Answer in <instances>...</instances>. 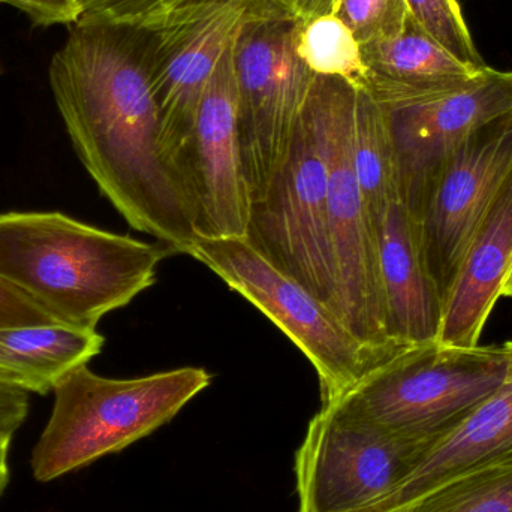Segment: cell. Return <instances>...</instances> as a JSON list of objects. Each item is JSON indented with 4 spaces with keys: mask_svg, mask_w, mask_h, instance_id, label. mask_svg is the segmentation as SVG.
<instances>
[{
    "mask_svg": "<svg viewBox=\"0 0 512 512\" xmlns=\"http://www.w3.org/2000/svg\"><path fill=\"white\" fill-rule=\"evenodd\" d=\"M498 390L447 438L427 451L402 484L369 512H405L444 484L512 456V340Z\"/></svg>",
    "mask_w": 512,
    "mask_h": 512,
    "instance_id": "obj_16",
    "label": "cell"
},
{
    "mask_svg": "<svg viewBox=\"0 0 512 512\" xmlns=\"http://www.w3.org/2000/svg\"><path fill=\"white\" fill-rule=\"evenodd\" d=\"M430 448L322 406L295 453L298 512H369Z\"/></svg>",
    "mask_w": 512,
    "mask_h": 512,
    "instance_id": "obj_8",
    "label": "cell"
},
{
    "mask_svg": "<svg viewBox=\"0 0 512 512\" xmlns=\"http://www.w3.org/2000/svg\"><path fill=\"white\" fill-rule=\"evenodd\" d=\"M295 45L313 74L342 78L357 89L366 86L367 68L360 42L336 14L300 21Z\"/></svg>",
    "mask_w": 512,
    "mask_h": 512,
    "instance_id": "obj_20",
    "label": "cell"
},
{
    "mask_svg": "<svg viewBox=\"0 0 512 512\" xmlns=\"http://www.w3.org/2000/svg\"><path fill=\"white\" fill-rule=\"evenodd\" d=\"M24 12L35 26H69L81 18L77 0H0Z\"/></svg>",
    "mask_w": 512,
    "mask_h": 512,
    "instance_id": "obj_25",
    "label": "cell"
},
{
    "mask_svg": "<svg viewBox=\"0 0 512 512\" xmlns=\"http://www.w3.org/2000/svg\"><path fill=\"white\" fill-rule=\"evenodd\" d=\"M352 159L364 203L378 230L388 207L402 198L390 125L384 108L366 89H357L355 95Z\"/></svg>",
    "mask_w": 512,
    "mask_h": 512,
    "instance_id": "obj_19",
    "label": "cell"
},
{
    "mask_svg": "<svg viewBox=\"0 0 512 512\" xmlns=\"http://www.w3.org/2000/svg\"><path fill=\"white\" fill-rule=\"evenodd\" d=\"M254 8L297 21L336 14L339 0H249Z\"/></svg>",
    "mask_w": 512,
    "mask_h": 512,
    "instance_id": "obj_27",
    "label": "cell"
},
{
    "mask_svg": "<svg viewBox=\"0 0 512 512\" xmlns=\"http://www.w3.org/2000/svg\"><path fill=\"white\" fill-rule=\"evenodd\" d=\"M357 87L327 77L328 218L342 318L366 345L397 349L385 333L378 230L364 203L352 159Z\"/></svg>",
    "mask_w": 512,
    "mask_h": 512,
    "instance_id": "obj_10",
    "label": "cell"
},
{
    "mask_svg": "<svg viewBox=\"0 0 512 512\" xmlns=\"http://www.w3.org/2000/svg\"><path fill=\"white\" fill-rule=\"evenodd\" d=\"M511 174L512 111L460 144L406 204L444 303L472 237Z\"/></svg>",
    "mask_w": 512,
    "mask_h": 512,
    "instance_id": "obj_9",
    "label": "cell"
},
{
    "mask_svg": "<svg viewBox=\"0 0 512 512\" xmlns=\"http://www.w3.org/2000/svg\"><path fill=\"white\" fill-rule=\"evenodd\" d=\"M104 336L65 324L0 328V381L45 396L101 354Z\"/></svg>",
    "mask_w": 512,
    "mask_h": 512,
    "instance_id": "obj_18",
    "label": "cell"
},
{
    "mask_svg": "<svg viewBox=\"0 0 512 512\" xmlns=\"http://www.w3.org/2000/svg\"><path fill=\"white\" fill-rule=\"evenodd\" d=\"M12 438H14V435L0 432V496L3 495L9 483L8 457Z\"/></svg>",
    "mask_w": 512,
    "mask_h": 512,
    "instance_id": "obj_28",
    "label": "cell"
},
{
    "mask_svg": "<svg viewBox=\"0 0 512 512\" xmlns=\"http://www.w3.org/2000/svg\"><path fill=\"white\" fill-rule=\"evenodd\" d=\"M364 89L381 104L432 98L474 83L487 68L457 59L412 15L396 38L361 45Z\"/></svg>",
    "mask_w": 512,
    "mask_h": 512,
    "instance_id": "obj_17",
    "label": "cell"
},
{
    "mask_svg": "<svg viewBox=\"0 0 512 512\" xmlns=\"http://www.w3.org/2000/svg\"><path fill=\"white\" fill-rule=\"evenodd\" d=\"M298 24L251 5L234 38L240 143L252 203L282 165L316 77L298 56Z\"/></svg>",
    "mask_w": 512,
    "mask_h": 512,
    "instance_id": "obj_7",
    "label": "cell"
},
{
    "mask_svg": "<svg viewBox=\"0 0 512 512\" xmlns=\"http://www.w3.org/2000/svg\"><path fill=\"white\" fill-rule=\"evenodd\" d=\"M53 324L59 322L0 280V328Z\"/></svg>",
    "mask_w": 512,
    "mask_h": 512,
    "instance_id": "obj_26",
    "label": "cell"
},
{
    "mask_svg": "<svg viewBox=\"0 0 512 512\" xmlns=\"http://www.w3.org/2000/svg\"><path fill=\"white\" fill-rule=\"evenodd\" d=\"M192 258L264 313L306 355L321 387L322 405L351 390L397 349L361 342L303 283L289 276L248 237H195Z\"/></svg>",
    "mask_w": 512,
    "mask_h": 512,
    "instance_id": "obj_6",
    "label": "cell"
},
{
    "mask_svg": "<svg viewBox=\"0 0 512 512\" xmlns=\"http://www.w3.org/2000/svg\"><path fill=\"white\" fill-rule=\"evenodd\" d=\"M502 297H512V267L502 288Z\"/></svg>",
    "mask_w": 512,
    "mask_h": 512,
    "instance_id": "obj_29",
    "label": "cell"
},
{
    "mask_svg": "<svg viewBox=\"0 0 512 512\" xmlns=\"http://www.w3.org/2000/svg\"><path fill=\"white\" fill-rule=\"evenodd\" d=\"M173 0H77L81 18L99 23L144 26Z\"/></svg>",
    "mask_w": 512,
    "mask_h": 512,
    "instance_id": "obj_24",
    "label": "cell"
},
{
    "mask_svg": "<svg viewBox=\"0 0 512 512\" xmlns=\"http://www.w3.org/2000/svg\"><path fill=\"white\" fill-rule=\"evenodd\" d=\"M249 11V0H173L144 24L162 149L171 164L188 141L207 84Z\"/></svg>",
    "mask_w": 512,
    "mask_h": 512,
    "instance_id": "obj_11",
    "label": "cell"
},
{
    "mask_svg": "<svg viewBox=\"0 0 512 512\" xmlns=\"http://www.w3.org/2000/svg\"><path fill=\"white\" fill-rule=\"evenodd\" d=\"M174 165L197 236L246 237L252 197L240 143L233 44L207 84L194 129Z\"/></svg>",
    "mask_w": 512,
    "mask_h": 512,
    "instance_id": "obj_12",
    "label": "cell"
},
{
    "mask_svg": "<svg viewBox=\"0 0 512 512\" xmlns=\"http://www.w3.org/2000/svg\"><path fill=\"white\" fill-rule=\"evenodd\" d=\"M48 80L72 147L99 192L168 254H191L197 230L182 180L162 149L143 26L72 24Z\"/></svg>",
    "mask_w": 512,
    "mask_h": 512,
    "instance_id": "obj_1",
    "label": "cell"
},
{
    "mask_svg": "<svg viewBox=\"0 0 512 512\" xmlns=\"http://www.w3.org/2000/svg\"><path fill=\"white\" fill-rule=\"evenodd\" d=\"M385 333L397 348L436 342L444 300L430 276L417 225L402 201L388 207L378 228Z\"/></svg>",
    "mask_w": 512,
    "mask_h": 512,
    "instance_id": "obj_14",
    "label": "cell"
},
{
    "mask_svg": "<svg viewBox=\"0 0 512 512\" xmlns=\"http://www.w3.org/2000/svg\"><path fill=\"white\" fill-rule=\"evenodd\" d=\"M512 267V174L472 237L444 303L438 342L480 345Z\"/></svg>",
    "mask_w": 512,
    "mask_h": 512,
    "instance_id": "obj_15",
    "label": "cell"
},
{
    "mask_svg": "<svg viewBox=\"0 0 512 512\" xmlns=\"http://www.w3.org/2000/svg\"><path fill=\"white\" fill-rule=\"evenodd\" d=\"M336 15L366 45L396 38L411 12L406 0H339Z\"/></svg>",
    "mask_w": 512,
    "mask_h": 512,
    "instance_id": "obj_23",
    "label": "cell"
},
{
    "mask_svg": "<svg viewBox=\"0 0 512 512\" xmlns=\"http://www.w3.org/2000/svg\"><path fill=\"white\" fill-rule=\"evenodd\" d=\"M246 237L343 322L328 218L327 77L313 80L285 159L252 203Z\"/></svg>",
    "mask_w": 512,
    "mask_h": 512,
    "instance_id": "obj_5",
    "label": "cell"
},
{
    "mask_svg": "<svg viewBox=\"0 0 512 512\" xmlns=\"http://www.w3.org/2000/svg\"><path fill=\"white\" fill-rule=\"evenodd\" d=\"M507 370L505 343L405 346L322 406L435 447L498 390Z\"/></svg>",
    "mask_w": 512,
    "mask_h": 512,
    "instance_id": "obj_4",
    "label": "cell"
},
{
    "mask_svg": "<svg viewBox=\"0 0 512 512\" xmlns=\"http://www.w3.org/2000/svg\"><path fill=\"white\" fill-rule=\"evenodd\" d=\"M405 512H512V456L444 484Z\"/></svg>",
    "mask_w": 512,
    "mask_h": 512,
    "instance_id": "obj_21",
    "label": "cell"
},
{
    "mask_svg": "<svg viewBox=\"0 0 512 512\" xmlns=\"http://www.w3.org/2000/svg\"><path fill=\"white\" fill-rule=\"evenodd\" d=\"M3 74H5V66H3L2 62H0V77H2Z\"/></svg>",
    "mask_w": 512,
    "mask_h": 512,
    "instance_id": "obj_30",
    "label": "cell"
},
{
    "mask_svg": "<svg viewBox=\"0 0 512 512\" xmlns=\"http://www.w3.org/2000/svg\"><path fill=\"white\" fill-rule=\"evenodd\" d=\"M381 107L390 125L400 198L406 206L460 144L511 113L512 71H496L487 66L474 83L463 89Z\"/></svg>",
    "mask_w": 512,
    "mask_h": 512,
    "instance_id": "obj_13",
    "label": "cell"
},
{
    "mask_svg": "<svg viewBox=\"0 0 512 512\" xmlns=\"http://www.w3.org/2000/svg\"><path fill=\"white\" fill-rule=\"evenodd\" d=\"M210 384L212 375L201 367L132 379L77 367L53 390V411L30 459L33 478L50 483L125 450L170 423Z\"/></svg>",
    "mask_w": 512,
    "mask_h": 512,
    "instance_id": "obj_3",
    "label": "cell"
},
{
    "mask_svg": "<svg viewBox=\"0 0 512 512\" xmlns=\"http://www.w3.org/2000/svg\"><path fill=\"white\" fill-rule=\"evenodd\" d=\"M406 5L412 17L457 59L486 68L457 0H406Z\"/></svg>",
    "mask_w": 512,
    "mask_h": 512,
    "instance_id": "obj_22",
    "label": "cell"
},
{
    "mask_svg": "<svg viewBox=\"0 0 512 512\" xmlns=\"http://www.w3.org/2000/svg\"><path fill=\"white\" fill-rule=\"evenodd\" d=\"M165 256L63 213H0V280L69 327L96 330L156 282Z\"/></svg>",
    "mask_w": 512,
    "mask_h": 512,
    "instance_id": "obj_2",
    "label": "cell"
}]
</instances>
